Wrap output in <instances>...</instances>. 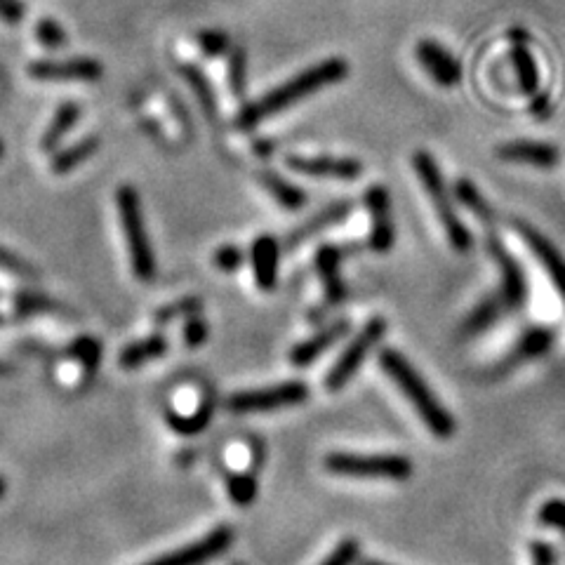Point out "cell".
I'll return each mask as SVG.
<instances>
[{"instance_id": "32", "label": "cell", "mask_w": 565, "mask_h": 565, "mask_svg": "<svg viewBox=\"0 0 565 565\" xmlns=\"http://www.w3.org/2000/svg\"><path fill=\"white\" fill-rule=\"evenodd\" d=\"M455 194H457V198H460L464 205H467L471 212H476V215L481 217V219L493 217V212H490L488 205H485L483 196L478 194L476 186L471 184V182H467V179H460V182L455 184Z\"/></svg>"}, {"instance_id": "21", "label": "cell", "mask_w": 565, "mask_h": 565, "mask_svg": "<svg viewBox=\"0 0 565 565\" xmlns=\"http://www.w3.org/2000/svg\"><path fill=\"white\" fill-rule=\"evenodd\" d=\"M97 149H99V137H85L81 142L57 151L50 161L52 175H69L71 170H76L78 165H83L88 158L95 156Z\"/></svg>"}, {"instance_id": "2", "label": "cell", "mask_w": 565, "mask_h": 565, "mask_svg": "<svg viewBox=\"0 0 565 565\" xmlns=\"http://www.w3.org/2000/svg\"><path fill=\"white\" fill-rule=\"evenodd\" d=\"M380 365L391 377V382L403 391V396L408 398L410 405L415 408L417 415L422 417V422L427 424L431 434L436 438H450L455 434L457 424L452 420V415L438 403L434 391L422 380L420 372L408 363V358L394 349H384L380 354Z\"/></svg>"}, {"instance_id": "1", "label": "cell", "mask_w": 565, "mask_h": 565, "mask_svg": "<svg viewBox=\"0 0 565 565\" xmlns=\"http://www.w3.org/2000/svg\"><path fill=\"white\" fill-rule=\"evenodd\" d=\"M347 73H349V64L347 59L342 57H330L321 64L309 66L307 71H299L295 78H290L288 83L278 85V88L267 92L262 99L245 106L241 116H238V125H241V128H252V125L267 121V118L276 116V113L288 109V106L302 102V99H307L309 95H314L316 90L344 81Z\"/></svg>"}, {"instance_id": "4", "label": "cell", "mask_w": 565, "mask_h": 565, "mask_svg": "<svg viewBox=\"0 0 565 565\" xmlns=\"http://www.w3.org/2000/svg\"><path fill=\"white\" fill-rule=\"evenodd\" d=\"M412 168H415L422 186L427 189V194L431 198V203H434L438 219H441L452 248H455L457 252H469L471 234L467 231V226L462 224V219L457 217L455 208H452V198L448 194V189H445L443 175H441V170H438L434 156H429L427 151H417V154L412 156Z\"/></svg>"}, {"instance_id": "42", "label": "cell", "mask_w": 565, "mask_h": 565, "mask_svg": "<svg viewBox=\"0 0 565 565\" xmlns=\"http://www.w3.org/2000/svg\"><path fill=\"white\" fill-rule=\"evenodd\" d=\"M530 556H533V565H556V551L549 542H533Z\"/></svg>"}, {"instance_id": "29", "label": "cell", "mask_w": 565, "mask_h": 565, "mask_svg": "<svg viewBox=\"0 0 565 565\" xmlns=\"http://www.w3.org/2000/svg\"><path fill=\"white\" fill-rule=\"evenodd\" d=\"M229 85L236 97H243L248 90V55L243 48H234L229 55Z\"/></svg>"}, {"instance_id": "18", "label": "cell", "mask_w": 565, "mask_h": 565, "mask_svg": "<svg viewBox=\"0 0 565 565\" xmlns=\"http://www.w3.org/2000/svg\"><path fill=\"white\" fill-rule=\"evenodd\" d=\"M347 250L335 248V245H325L321 252L316 255V267L318 274H321L325 283V292H328L330 302H342L344 297V283L342 276H339V264H342Z\"/></svg>"}, {"instance_id": "16", "label": "cell", "mask_w": 565, "mask_h": 565, "mask_svg": "<svg viewBox=\"0 0 565 565\" xmlns=\"http://www.w3.org/2000/svg\"><path fill=\"white\" fill-rule=\"evenodd\" d=\"M347 332H349V323L347 321L332 323L330 328L321 330V332H318V335L307 339V342L297 344V347L292 349V354H290L292 365H295V368H307V365L314 363L316 358H321L330 347H335V344L344 335H347Z\"/></svg>"}, {"instance_id": "12", "label": "cell", "mask_w": 565, "mask_h": 565, "mask_svg": "<svg viewBox=\"0 0 565 565\" xmlns=\"http://www.w3.org/2000/svg\"><path fill=\"white\" fill-rule=\"evenodd\" d=\"M288 168L299 172V175L309 177H323V179H358L363 172V165L354 161V158H332V156H321V158H299V156H288Z\"/></svg>"}, {"instance_id": "34", "label": "cell", "mask_w": 565, "mask_h": 565, "mask_svg": "<svg viewBox=\"0 0 565 565\" xmlns=\"http://www.w3.org/2000/svg\"><path fill=\"white\" fill-rule=\"evenodd\" d=\"M540 523L547 525L551 530H558V533L565 535V502L563 500H549L542 504L540 509Z\"/></svg>"}, {"instance_id": "10", "label": "cell", "mask_w": 565, "mask_h": 565, "mask_svg": "<svg viewBox=\"0 0 565 565\" xmlns=\"http://www.w3.org/2000/svg\"><path fill=\"white\" fill-rule=\"evenodd\" d=\"M365 205H368L372 231H370V248L375 252H389L394 245L396 231L391 222V198L387 186L375 184L365 194Z\"/></svg>"}, {"instance_id": "35", "label": "cell", "mask_w": 565, "mask_h": 565, "mask_svg": "<svg viewBox=\"0 0 565 565\" xmlns=\"http://www.w3.org/2000/svg\"><path fill=\"white\" fill-rule=\"evenodd\" d=\"M198 45H201V50L210 57L224 55V52L231 48L229 36L222 31H201L198 33Z\"/></svg>"}, {"instance_id": "15", "label": "cell", "mask_w": 565, "mask_h": 565, "mask_svg": "<svg viewBox=\"0 0 565 565\" xmlns=\"http://www.w3.org/2000/svg\"><path fill=\"white\" fill-rule=\"evenodd\" d=\"M493 257L495 262L500 264V274H502V299L504 307L509 309H521L525 304V297H528V283H525L521 264L516 262L509 252H504L500 245H493Z\"/></svg>"}, {"instance_id": "37", "label": "cell", "mask_w": 565, "mask_h": 565, "mask_svg": "<svg viewBox=\"0 0 565 565\" xmlns=\"http://www.w3.org/2000/svg\"><path fill=\"white\" fill-rule=\"evenodd\" d=\"M205 339H208V323L201 321L198 314L186 318V328H184L186 347H201Z\"/></svg>"}, {"instance_id": "31", "label": "cell", "mask_w": 565, "mask_h": 565, "mask_svg": "<svg viewBox=\"0 0 565 565\" xmlns=\"http://www.w3.org/2000/svg\"><path fill=\"white\" fill-rule=\"evenodd\" d=\"M36 38L38 43L48 50H59L69 43L66 41V31L52 17H43L41 22L36 24Z\"/></svg>"}, {"instance_id": "11", "label": "cell", "mask_w": 565, "mask_h": 565, "mask_svg": "<svg viewBox=\"0 0 565 565\" xmlns=\"http://www.w3.org/2000/svg\"><path fill=\"white\" fill-rule=\"evenodd\" d=\"M417 59L431 76V81L443 85V88H452V85L462 81V64L436 41L424 38V41L417 43Z\"/></svg>"}, {"instance_id": "24", "label": "cell", "mask_w": 565, "mask_h": 565, "mask_svg": "<svg viewBox=\"0 0 565 565\" xmlns=\"http://www.w3.org/2000/svg\"><path fill=\"white\" fill-rule=\"evenodd\" d=\"M165 351H168V342H165L163 335L144 337V339H139V342L130 344V347L123 349L121 365L125 370L139 368V365H144V363L154 361V358H158V356H163Z\"/></svg>"}, {"instance_id": "36", "label": "cell", "mask_w": 565, "mask_h": 565, "mask_svg": "<svg viewBox=\"0 0 565 565\" xmlns=\"http://www.w3.org/2000/svg\"><path fill=\"white\" fill-rule=\"evenodd\" d=\"M71 354L76 356L78 361H81L88 370L97 368V363H99V344H97V339L81 337L76 344H73Z\"/></svg>"}, {"instance_id": "46", "label": "cell", "mask_w": 565, "mask_h": 565, "mask_svg": "<svg viewBox=\"0 0 565 565\" xmlns=\"http://www.w3.org/2000/svg\"><path fill=\"white\" fill-rule=\"evenodd\" d=\"M0 156H3V144H0Z\"/></svg>"}, {"instance_id": "3", "label": "cell", "mask_w": 565, "mask_h": 565, "mask_svg": "<svg viewBox=\"0 0 565 565\" xmlns=\"http://www.w3.org/2000/svg\"><path fill=\"white\" fill-rule=\"evenodd\" d=\"M116 203H118V215H121L125 241H128L132 271H135L139 281L144 283L154 281L156 257H154V248H151L149 234H146L142 203H139L135 186L123 184L116 194Z\"/></svg>"}, {"instance_id": "17", "label": "cell", "mask_w": 565, "mask_h": 565, "mask_svg": "<svg viewBox=\"0 0 565 565\" xmlns=\"http://www.w3.org/2000/svg\"><path fill=\"white\" fill-rule=\"evenodd\" d=\"M278 255H281V245L276 238L259 236L252 243V269H255V281L259 290H274L278 278Z\"/></svg>"}, {"instance_id": "9", "label": "cell", "mask_w": 565, "mask_h": 565, "mask_svg": "<svg viewBox=\"0 0 565 565\" xmlns=\"http://www.w3.org/2000/svg\"><path fill=\"white\" fill-rule=\"evenodd\" d=\"M231 542H234V530H231L229 525H219L217 530H212L203 540L186 544V547L144 565H205L212 561V558L224 554V551L231 547Z\"/></svg>"}, {"instance_id": "44", "label": "cell", "mask_w": 565, "mask_h": 565, "mask_svg": "<svg viewBox=\"0 0 565 565\" xmlns=\"http://www.w3.org/2000/svg\"><path fill=\"white\" fill-rule=\"evenodd\" d=\"M12 370V365L8 363H0V375H5V372H10Z\"/></svg>"}, {"instance_id": "14", "label": "cell", "mask_w": 565, "mask_h": 565, "mask_svg": "<svg viewBox=\"0 0 565 565\" xmlns=\"http://www.w3.org/2000/svg\"><path fill=\"white\" fill-rule=\"evenodd\" d=\"M497 158L511 163H528L537 168H554L561 161V151L554 144L547 142H530V139H518V142L502 144L497 149Z\"/></svg>"}, {"instance_id": "40", "label": "cell", "mask_w": 565, "mask_h": 565, "mask_svg": "<svg viewBox=\"0 0 565 565\" xmlns=\"http://www.w3.org/2000/svg\"><path fill=\"white\" fill-rule=\"evenodd\" d=\"M0 269L10 271V274L17 276H33V269L29 264H26L24 259H19L17 255H12V252L5 248H0Z\"/></svg>"}, {"instance_id": "33", "label": "cell", "mask_w": 565, "mask_h": 565, "mask_svg": "<svg viewBox=\"0 0 565 565\" xmlns=\"http://www.w3.org/2000/svg\"><path fill=\"white\" fill-rule=\"evenodd\" d=\"M229 495L238 507H248L257 497V481L250 474H236L229 478Z\"/></svg>"}, {"instance_id": "30", "label": "cell", "mask_w": 565, "mask_h": 565, "mask_svg": "<svg viewBox=\"0 0 565 565\" xmlns=\"http://www.w3.org/2000/svg\"><path fill=\"white\" fill-rule=\"evenodd\" d=\"M201 309H203V304L198 297L177 299V302H170L168 307L156 311V323H170V321H175V318L196 316V314H201Z\"/></svg>"}, {"instance_id": "6", "label": "cell", "mask_w": 565, "mask_h": 565, "mask_svg": "<svg viewBox=\"0 0 565 565\" xmlns=\"http://www.w3.org/2000/svg\"><path fill=\"white\" fill-rule=\"evenodd\" d=\"M384 332H387V323H384V318H372V321H368V325L358 332L356 339H351L349 347L342 351V356H339L337 363L330 368L328 377H325V387H328L330 391L342 389L344 384H347L351 377L356 375V370L365 363V358H368L370 351L380 344Z\"/></svg>"}, {"instance_id": "38", "label": "cell", "mask_w": 565, "mask_h": 565, "mask_svg": "<svg viewBox=\"0 0 565 565\" xmlns=\"http://www.w3.org/2000/svg\"><path fill=\"white\" fill-rule=\"evenodd\" d=\"M356 558H358V544L354 540H347L337 544L335 551H332L321 565H354Z\"/></svg>"}, {"instance_id": "45", "label": "cell", "mask_w": 565, "mask_h": 565, "mask_svg": "<svg viewBox=\"0 0 565 565\" xmlns=\"http://www.w3.org/2000/svg\"><path fill=\"white\" fill-rule=\"evenodd\" d=\"M365 565H387V563H377V561H368Z\"/></svg>"}, {"instance_id": "5", "label": "cell", "mask_w": 565, "mask_h": 565, "mask_svg": "<svg viewBox=\"0 0 565 565\" xmlns=\"http://www.w3.org/2000/svg\"><path fill=\"white\" fill-rule=\"evenodd\" d=\"M325 469L335 476L347 478H382V481H408L412 464L401 455H351V452H332L325 457Z\"/></svg>"}, {"instance_id": "39", "label": "cell", "mask_w": 565, "mask_h": 565, "mask_svg": "<svg viewBox=\"0 0 565 565\" xmlns=\"http://www.w3.org/2000/svg\"><path fill=\"white\" fill-rule=\"evenodd\" d=\"M215 264L219 271H236L243 264V252L234 245H222L215 252Z\"/></svg>"}, {"instance_id": "13", "label": "cell", "mask_w": 565, "mask_h": 565, "mask_svg": "<svg viewBox=\"0 0 565 565\" xmlns=\"http://www.w3.org/2000/svg\"><path fill=\"white\" fill-rule=\"evenodd\" d=\"M518 234L523 236V241L530 245L533 255L540 259L542 269L547 271L551 283L558 290V295L565 299V257L558 252L551 241H547L542 234H537L533 226L528 224H518Z\"/></svg>"}, {"instance_id": "27", "label": "cell", "mask_w": 565, "mask_h": 565, "mask_svg": "<svg viewBox=\"0 0 565 565\" xmlns=\"http://www.w3.org/2000/svg\"><path fill=\"white\" fill-rule=\"evenodd\" d=\"M184 73V78H186V83L191 85L196 92V97H198V102L203 104V109H205V116H210V118H215V113H217V102H215V95H212V88H210V83H208V78L203 76L201 71L196 69V66H184L182 69Z\"/></svg>"}, {"instance_id": "43", "label": "cell", "mask_w": 565, "mask_h": 565, "mask_svg": "<svg viewBox=\"0 0 565 565\" xmlns=\"http://www.w3.org/2000/svg\"><path fill=\"white\" fill-rule=\"evenodd\" d=\"M5 493H8V481H5V476H0V500H3Z\"/></svg>"}, {"instance_id": "23", "label": "cell", "mask_w": 565, "mask_h": 565, "mask_svg": "<svg viewBox=\"0 0 565 565\" xmlns=\"http://www.w3.org/2000/svg\"><path fill=\"white\" fill-rule=\"evenodd\" d=\"M259 182L264 184V189H267L285 210H299L307 205V194H304L299 186L290 184L288 179L276 175V172H262V175H259Z\"/></svg>"}, {"instance_id": "19", "label": "cell", "mask_w": 565, "mask_h": 565, "mask_svg": "<svg viewBox=\"0 0 565 565\" xmlns=\"http://www.w3.org/2000/svg\"><path fill=\"white\" fill-rule=\"evenodd\" d=\"M349 210H351V203L349 201L330 203L328 208H323L321 212H316V215L311 217L309 222H304L302 226H299V229L292 231V234L288 236V248H295V245H299L302 241H307V238L316 236L318 231L330 229L332 224L339 222V219L347 217Z\"/></svg>"}, {"instance_id": "20", "label": "cell", "mask_w": 565, "mask_h": 565, "mask_svg": "<svg viewBox=\"0 0 565 565\" xmlns=\"http://www.w3.org/2000/svg\"><path fill=\"white\" fill-rule=\"evenodd\" d=\"M78 118H81V106L76 102H64L59 109L55 111V116H52V121L48 128H45L43 137H41V149L48 151V154H55L57 146L62 139L66 137V132H69L73 125L78 123Z\"/></svg>"}, {"instance_id": "28", "label": "cell", "mask_w": 565, "mask_h": 565, "mask_svg": "<svg viewBox=\"0 0 565 565\" xmlns=\"http://www.w3.org/2000/svg\"><path fill=\"white\" fill-rule=\"evenodd\" d=\"M212 420V408L210 405H203V408H198V412H194V415H170L168 417V422H170V427L179 431L182 436H194V434H201V431L208 427Z\"/></svg>"}, {"instance_id": "25", "label": "cell", "mask_w": 565, "mask_h": 565, "mask_svg": "<svg viewBox=\"0 0 565 565\" xmlns=\"http://www.w3.org/2000/svg\"><path fill=\"white\" fill-rule=\"evenodd\" d=\"M511 62H514V69L518 73V81H521L523 92L528 95H535L537 85H540V73H537V64L530 50L521 43V38H516L514 50H511Z\"/></svg>"}, {"instance_id": "26", "label": "cell", "mask_w": 565, "mask_h": 565, "mask_svg": "<svg viewBox=\"0 0 565 565\" xmlns=\"http://www.w3.org/2000/svg\"><path fill=\"white\" fill-rule=\"evenodd\" d=\"M504 309V299L502 297H488L483 299L478 307L471 311V316L467 318V323H464V332L467 335H476V332H483L488 330L490 325H495L497 318H500Z\"/></svg>"}, {"instance_id": "8", "label": "cell", "mask_w": 565, "mask_h": 565, "mask_svg": "<svg viewBox=\"0 0 565 565\" xmlns=\"http://www.w3.org/2000/svg\"><path fill=\"white\" fill-rule=\"evenodd\" d=\"M29 78L41 83H97L102 78L104 66L97 59L73 57V59H41L29 64Z\"/></svg>"}, {"instance_id": "7", "label": "cell", "mask_w": 565, "mask_h": 565, "mask_svg": "<svg viewBox=\"0 0 565 565\" xmlns=\"http://www.w3.org/2000/svg\"><path fill=\"white\" fill-rule=\"evenodd\" d=\"M309 387L302 382H283L274 384L267 389L255 391H238L226 401V408L236 415H245V412H267L278 408H290V405H299L307 401Z\"/></svg>"}, {"instance_id": "22", "label": "cell", "mask_w": 565, "mask_h": 565, "mask_svg": "<svg viewBox=\"0 0 565 565\" xmlns=\"http://www.w3.org/2000/svg\"><path fill=\"white\" fill-rule=\"evenodd\" d=\"M554 344V330L547 328H533L528 330L525 335L518 339L516 349L511 351V356H507V365H516L521 361H533V358H540L542 354H547Z\"/></svg>"}, {"instance_id": "41", "label": "cell", "mask_w": 565, "mask_h": 565, "mask_svg": "<svg viewBox=\"0 0 565 565\" xmlns=\"http://www.w3.org/2000/svg\"><path fill=\"white\" fill-rule=\"evenodd\" d=\"M0 19H3L5 24H22L24 19V5L22 0H0Z\"/></svg>"}]
</instances>
